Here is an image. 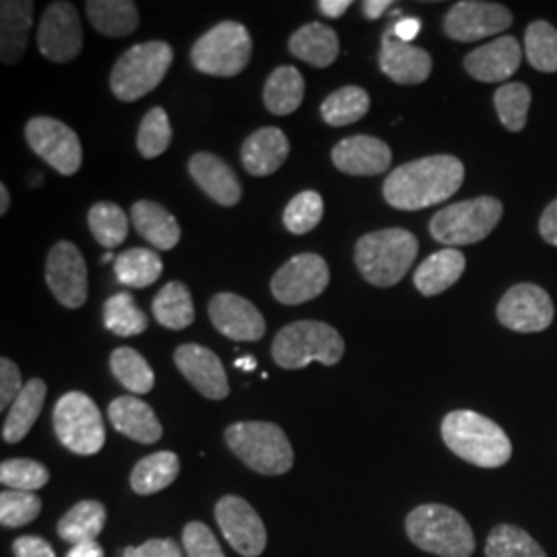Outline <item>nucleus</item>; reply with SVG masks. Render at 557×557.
Here are the masks:
<instances>
[{"label":"nucleus","instance_id":"obj_1","mask_svg":"<svg viewBox=\"0 0 557 557\" xmlns=\"http://www.w3.org/2000/svg\"><path fill=\"white\" fill-rule=\"evenodd\" d=\"M465 165L455 156H430L409 161L384 180V200L400 211H419L457 195Z\"/></svg>","mask_w":557,"mask_h":557},{"label":"nucleus","instance_id":"obj_2","mask_svg":"<svg viewBox=\"0 0 557 557\" xmlns=\"http://www.w3.org/2000/svg\"><path fill=\"white\" fill-rule=\"evenodd\" d=\"M442 440L458 458L498 469L512 458V442L496 421L471 409H458L442 421Z\"/></svg>","mask_w":557,"mask_h":557},{"label":"nucleus","instance_id":"obj_3","mask_svg":"<svg viewBox=\"0 0 557 557\" xmlns=\"http://www.w3.org/2000/svg\"><path fill=\"white\" fill-rule=\"evenodd\" d=\"M407 537L421 552L438 557H471L475 535L467 518L444 504H423L405 520Z\"/></svg>","mask_w":557,"mask_h":557},{"label":"nucleus","instance_id":"obj_4","mask_svg":"<svg viewBox=\"0 0 557 557\" xmlns=\"http://www.w3.org/2000/svg\"><path fill=\"white\" fill-rule=\"evenodd\" d=\"M419 242L403 227L366 234L356 244V264L361 277L374 287H393L405 277L418 257Z\"/></svg>","mask_w":557,"mask_h":557},{"label":"nucleus","instance_id":"obj_5","mask_svg":"<svg viewBox=\"0 0 557 557\" xmlns=\"http://www.w3.org/2000/svg\"><path fill=\"white\" fill-rule=\"evenodd\" d=\"M225 444L260 475H283L294 467V448L285 432L269 421H239L225 430Z\"/></svg>","mask_w":557,"mask_h":557},{"label":"nucleus","instance_id":"obj_6","mask_svg":"<svg viewBox=\"0 0 557 557\" xmlns=\"http://www.w3.org/2000/svg\"><path fill=\"white\" fill-rule=\"evenodd\" d=\"M271 354L283 370H301L312 361L335 366L345 354V341L326 322L298 320L278 331Z\"/></svg>","mask_w":557,"mask_h":557},{"label":"nucleus","instance_id":"obj_7","mask_svg":"<svg viewBox=\"0 0 557 557\" xmlns=\"http://www.w3.org/2000/svg\"><path fill=\"white\" fill-rule=\"evenodd\" d=\"M174 60L168 41L137 44L126 50L112 69L110 87L120 101H137L160 85Z\"/></svg>","mask_w":557,"mask_h":557},{"label":"nucleus","instance_id":"obj_8","mask_svg":"<svg viewBox=\"0 0 557 557\" xmlns=\"http://www.w3.org/2000/svg\"><path fill=\"white\" fill-rule=\"evenodd\" d=\"M504 215V207L494 197H478L444 207L430 221V234L448 248L478 244L487 238Z\"/></svg>","mask_w":557,"mask_h":557},{"label":"nucleus","instance_id":"obj_9","mask_svg":"<svg viewBox=\"0 0 557 557\" xmlns=\"http://www.w3.org/2000/svg\"><path fill=\"white\" fill-rule=\"evenodd\" d=\"M250 57V32L236 21L218 23L190 50L195 69L211 77H236L248 66Z\"/></svg>","mask_w":557,"mask_h":557},{"label":"nucleus","instance_id":"obj_10","mask_svg":"<svg viewBox=\"0 0 557 557\" xmlns=\"http://www.w3.org/2000/svg\"><path fill=\"white\" fill-rule=\"evenodd\" d=\"M54 434L60 444L79 455H98L106 442V430L100 409L94 398L79 391H71L54 405Z\"/></svg>","mask_w":557,"mask_h":557},{"label":"nucleus","instance_id":"obj_11","mask_svg":"<svg viewBox=\"0 0 557 557\" xmlns=\"http://www.w3.org/2000/svg\"><path fill=\"white\" fill-rule=\"evenodd\" d=\"M25 139L32 151L62 176L79 172L83 147L77 133L64 122L48 116L32 119L25 126Z\"/></svg>","mask_w":557,"mask_h":557},{"label":"nucleus","instance_id":"obj_12","mask_svg":"<svg viewBox=\"0 0 557 557\" xmlns=\"http://www.w3.org/2000/svg\"><path fill=\"white\" fill-rule=\"evenodd\" d=\"M329 281L331 273L326 260L314 252H304L278 269L271 281V292L281 304L299 306L322 296Z\"/></svg>","mask_w":557,"mask_h":557},{"label":"nucleus","instance_id":"obj_13","mask_svg":"<svg viewBox=\"0 0 557 557\" xmlns=\"http://www.w3.org/2000/svg\"><path fill=\"white\" fill-rule=\"evenodd\" d=\"M554 301L535 283L512 285L498 304L499 324L517 333H541L554 322Z\"/></svg>","mask_w":557,"mask_h":557},{"label":"nucleus","instance_id":"obj_14","mask_svg":"<svg viewBox=\"0 0 557 557\" xmlns=\"http://www.w3.org/2000/svg\"><path fill=\"white\" fill-rule=\"evenodd\" d=\"M512 13L499 2L462 0L446 13L444 34L450 40L467 44L502 34L512 25Z\"/></svg>","mask_w":557,"mask_h":557},{"label":"nucleus","instance_id":"obj_15","mask_svg":"<svg viewBox=\"0 0 557 557\" xmlns=\"http://www.w3.org/2000/svg\"><path fill=\"white\" fill-rule=\"evenodd\" d=\"M215 520L225 541L242 557H259L267 549V529L259 512L239 496H223L215 506Z\"/></svg>","mask_w":557,"mask_h":557},{"label":"nucleus","instance_id":"obj_16","mask_svg":"<svg viewBox=\"0 0 557 557\" xmlns=\"http://www.w3.org/2000/svg\"><path fill=\"white\" fill-rule=\"evenodd\" d=\"M46 283L64 308L77 310L87 301V264L73 242L52 246L46 260Z\"/></svg>","mask_w":557,"mask_h":557},{"label":"nucleus","instance_id":"obj_17","mask_svg":"<svg viewBox=\"0 0 557 557\" xmlns=\"http://www.w3.org/2000/svg\"><path fill=\"white\" fill-rule=\"evenodd\" d=\"M38 48L41 57L52 62H71L83 48V27L79 13L71 2H52L41 15L38 27Z\"/></svg>","mask_w":557,"mask_h":557},{"label":"nucleus","instance_id":"obj_18","mask_svg":"<svg viewBox=\"0 0 557 557\" xmlns=\"http://www.w3.org/2000/svg\"><path fill=\"white\" fill-rule=\"evenodd\" d=\"M174 361L182 376L188 380L202 397L223 400L230 395V382L221 359L207 347L197 343L180 345Z\"/></svg>","mask_w":557,"mask_h":557},{"label":"nucleus","instance_id":"obj_19","mask_svg":"<svg viewBox=\"0 0 557 557\" xmlns=\"http://www.w3.org/2000/svg\"><path fill=\"white\" fill-rule=\"evenodd\" d=\"M209 317L223 337L234 341H260L267 333L259 308L236 294H218L211 299Z\"/></svg>","mask_w":557,"mask_h":557},{"label":"nucleus","instance_id":"obj_20","mask_svg":"<svg viewBox=\"0 0 557 557\" xmlns=\"http://www.w3.org/2000/svg\"><path fill=\"white\" fill-rule=\"evenodd\" d=\"M380 71L398 85H419L432 75V57L413 44L398 40L395 29H386L379 54Z\"/></svg>","mask_w":557,"mask_h":557},{"label":"nucleus","instance_id":"obj_21","mask_svg":"<svg viewBox=\"0 0 557 557\" xmlns=\"http://www.w3.org/2000/svg\"><path fill=\"white\" fill-rule=\"evenodd\" d=\"M393 151L384 140L356 135L338 140L333 147V163L349 176H379L391 168Z\"/></svg>","mask_w":557,"mask_h":557},{"label":"nucleus","instance_id":"obj_22","mask_svg":"<svg viewBox=\"0 0 557 557\" xmlns=\"http://www.w3.org/2000/svg\"><path fill=\"white\" fill-rule=\"evenodd\" d=\"M520 60L522 50L517 38L504 36L473 50L465 59V69L481 83H504L517 73Z\"/></svg>","mask_w":557,"mask_h":557},{"label":"nucleus","instance_id":"obj_23","mask_svg":"<svg viewBox=\"0 0 557 557\" xmlns=\"http://www.w3.org/2000/svg\"><path fill=\"white\" fill-rule=\"evenodd\" d=\"M188 172L200 190L221 207H234L242 199V184L236 172L213 153H197L188 161Z\"/></svg>","mask_w":557,"mask_h":557},{"label":"nucleus","instance_id":"obj_24","mask_svg":"<svg viewBox=\"0 0 557 557\" xmlns=\"http://www.w3.org/2000/svg\"><path fill=\"white\" fill-rule=\"evenodd\" d=\"M289 158V140L275 126L259 128L242 145V163L252 176H271Z\"/></svg>","mask_w":557,"mask_h":557},{"label":"nucleus","instance_id":"obj_25","mask_svg":"<svg viewBox=\"0 0 557 557\" xmlns=\"http://www.w3.org/2000/svg\"><path fill=\"white\" fill-rule=\"evenodd\" d=\"M108 416L120 434L140 444H156L163 436V428L156 411L140 398H114L108 409Z\"/></svg>","mask_w":557,"mask_h":557},{"label":"nucleus","instance_id":"obj_26","mask_svg":"<svg viewBox=\"0 0 557 557\" xmlns=\"http://www.w3.org/2000/svg\"><path fill=\"white\" fill-rule=\"evenodd\" d=\"M32 23V0H4L0 4V57L4 64H17L23 59Z\"/></svg>","mask_w":557,"mask_h":557},{"label":"nucleus","instance_id":"obj_27","mask_svg":"<svg viewBox=\"0 0 557 557\" xmlns=\"http://www.w3.org/2000/svg\"><path fill=\"white\" fill-rule=\"evenodd\" d=\"M465 267H467V259L460 250L444 248L419 264L413 275V283L421 296L432 298L450 289L458 278L462 277Z\"/></svg>","mask_w":557,"mask_h":557},{"label":"nucleus","instance_id":"obj_28","mask_svg":"<svg viewBox=\"0 0 557 557\" xmlns=\"http://www.w3.org/2000/svg\"><path fill=\"white\" fill-rule=\"evenodd\" d=\"M131 220L139 236L158 250H172L180 242V225L176 218L153 200H139L131 209Z\"/></svg>","mask_w":557,"mask_h":557},{"label":"nucleus","instance_id":"obj_29","mask_svg":"<svg viewBox=\"0 0 557 557\" xmlns=\"http://www.w3.org/2000/svg\"><path fill=\"white\" fill-rule=\"evenodd\" d=\"M289 52L317 69H326L338 59L341 52L337 32L317 21L301 25L289 38Z\"/></svg>","mask_w":557,"mask_h":557},{"label":"nucleus","instance_id":"obj_30","mask_svg":"<svg viewBox=\"0 0 557 557\" xmlns=\"http://www.w3.org/2000/svg\"><path fill=\"white\" fill-rule=\"evenodd\" d=\"M46 400V382L32 379L21 391L17 400L11 405L9 416L2 423V440L7 444H17L29 434L34 423L40 418Z\"/></svg>","mask_w":557,"mask_h":557},{"label":"nucleus","instance_id":"obj_31","mask_svg":"<svg viewBox=\"0 0 557 557\" xmlns=\"http://www.w3.org/2000/svg\"><path fill=\"white\" fill-rule=\"evenodd\" d=\"M85 9L94 29L101 36L124 38L139 27V9L133 0H89Z\"/></svg>","mask_w":557,"mask_h":557},{"label":"nucleus","instance_id":"obj_32","mask_svg":"<svg viewBox=\"0 0 557 557\" xmlns=\"http://www.w3.org/2000/svg\"><path fill=\"white\" fill-rule=\"evenodd\" d=\"M306 94L304 77L296 66H278L264 83L262 100L271 114L289 116L298 110Z\"/></svg>","mask_w":557,"mask_h":557},{"label":"nucleus","instance_id":"obj_33","mask_svg":"<svg viewBox=\"0 0 557 557\" xmlns=\"http://www.w3.org/2000/svg\"><path fill=\"white\" fill-rule=\"evenodd\" d=\"M180 473V460L174 453L161 450L156 455L143 458L133 473H131V487L139 496H153L170 487Z\"/></svg>","mask_w":557,"mask_h":557},{"label":"nucleus","instance_id":"obj_34","mask_svg":"<svg viewBox=\"0 0 557 557\" xmlns=\"http://www.w3.org/2000/svg\"><path fill=\"white\" fill-rule=\"evenodd\" d=\"M106 518H108L106 506L101 502L83 499L60 518L57 531L62 541L79 545L85 541H96L100 537V533L106 527Z\"/></svg>","mask_w":557,"mask_h":557},{"label":"nucleus","instance_id":"obj_35","mask_svg":"<svg viewBox=\"0 0 557 557\" xmlns=\"http://www.w3.org/2000/svg\"><path fill=\"white\" fill-rule=\"evenodd\" d=\"M153 317L165 329H188L195 322V304L190 289L180 281L163 285L160 294L153 299Z\"/></svg>","mask_w":557,"mask_h":557},{"label":"nucleus","instance_id":"obj_36","mask_svg":"<svg viewBox=\"0 0 557 557\" xmlns=\"http://www.w3.org/2000/svg\"><path fill=\"white\" fill-rule=\"evenodd\" d=\"M161 271H163V262L158 257V252L149 248L124 250L114 260V273L120 283L135 289H145L153 285L161 277Z\"/></svg>","mask_w":557,"mask_h":557},{"label":"nucleus","instance_id":"obj_37","mask_svg":"<svg viewBox=\"0 0 557 557\" xmlns=\"http://www.w3.org/2000/svg\"><path fill=\"white\" fill-rule=\"evenodd\" d=\"M370 110V96L366 89L349 85L331 94L320 106L322 120L329 126H349L363 119Z\"/></svg>","mask_w":557,"mask_h":557},{"label":"nucleus","instance_id":"obj_38","mask_svg":"<svg viewBox=\"0 0 557 557\" xmlns=\"http://www.w3.org/2000/svg\"><path fill=\"white\" fill-rule=\"evenodd\" d=\"M103 324L119 337H135L147 331L149 319L131 294L120 292L103 304Z\"/></svg>","mask_w":557,"mask_h":557},{"label":"nucleus","instance_id":"obj_39","mask_svg":"<svg viewBox=\"0 0 557 557\" xmlns=\"http://www.w3.org/2000/svg\"><path fill=\"white\" fill-rule=\"evenodd\" d=\"M110 368L120 384L135 395H147L156 384V374L147 359L131 347H119L110 358Z\"/></svg>","mask_w":557,"mask_h":557},{"label":"nucleus","instance_id":"obj_40","mask_svg":"<svg viewBox=\"0 0 557 557\" xmlns=\"http://www.w3.org/2000/svg\"><path fill=\"white\" fill-rule=\"evenodd\" d=\"M485 557H547V554L524 529L498 524L487 537Z\"/></svg>","mask_w":557,"mask_h":557},{"label":"nucleus","instance_id":"obj_41","mask_svg":"<svg viewBox=\"0 0 557 557\" xmlns=\"http://www.w3.org/2000/svg\"><path fill=\"white\" fill-rule=\"evenodd\" d=\"M531 89L524 83H504L494 94V106L498 119L506 131L520 133L527 126V116L531 108Z\"/></svg>","mask_w":557,"mask_h":557},{"label":"nucleus","instance_id":"obj_42","mask_svg":"<svg viewBox=\"0 0 557 557\" xmlns=\"http://www.w3.org/2000/svg\"><path fill=\"white\" fill-rule=\"evenodd\" d=\"M524 52L533 69L557 73V29L547 21H533L524 34Z\"/></svg>","mask_w":557,"mask_h":557},{"label":"nucleus","instance_id":"obj_43","mask_svg":"<svg viewBox=\"0 0 557 557\" xmlns=\"http://www.w3.org/2000/svg\"><path fill=\"white\" fill-rule=\"evenodd\" d=\"M89 230L94 238L103 248H116L128 236V218L114 202H98L91 207L89 215Z\"/></svg>","mask_w":557,"mask_h":557},{"label":"nucleus","instance_id":"obj_44","mask_svg":"<svg viewBox=\"0 0 557 557\" xmlns=\"http://www.w3.org/2000/svg\"><path fill=\"white\" fill-rule=\"evenodd\" d=\"M0 481L9 490L36 492L50 481V471L32 458H9L0 465Z\"/></svg>","mask_w":557,"mask_h":557},{"label":"nucleus","instance_id":"obj_45","mask_svg":"<svg viewBox=\"0 0 557 557\" xmlns=\"http://www.w3.org/2000/svg\"><path fill=\"white\" fill-rule=\"evenodd\" d=\"M322 215H324L322 197L314 190H304L289 200V205L285 207L283 223L292 234L304 236L319 225Z\"/></svg>","mask_w":557,"mask_h":557},{"label":"nucleus","instance_id":"obj_46","mask_svg":"<svg viewBox=\"0 0 557 557\" xmlns=\"http://www.w3.org/2000/svg\"><path fill=\"white\" fill-rule=\"evenodd\" d=\"M172 143V126L163 108H153L140 120L137 147L140 156L147 160H153L161 156Z\"/></svg>","mask_w":557,"mask_h":557},{"label":"nucleus","instance_id":"obj_47","mask_svg":"<svg viewBox=\"0 0 557 557\" xmlns=\"http://www.w3.org/2000/svg\"><path fill=\"white\" fill-rule=\"evenodd\" d=\"M41 499L36 492L4 490L0 494V522L2 527L17 529L40 517Z\"/></svg>","mask_w":557,"mask_h":557},{"label":"nucleus","instance_id":"obj_48","mask_svg":"<svg viewBox=\"0 0 557 557\" xmlns=\"http://www.w3.org/2000/svg\"><path fill=\"white\" fill-rule=\"evenodd\" d=\"M182 543L188 557H225L213 531L199 520H193L184 527Z\"/></svg>","mask_w":557,"mask_h":557},{"label":"nucleus","instance_id":"obj_49","mask_svg":"<svg viewBox=\"0 0 557 557\" xmlns=\"http://www.w3.org/2000/svg\"><path fill=\"white\" fill-rule=\"evenodd\" d=\"M23 391L21 372L15 361L9 358L0 359V409L4 411L9 405H13Z\"/></svg>","mask_w":557,"mask_h":557},{"label":"nucleus","instance_id":"obj_50","mask_svg":"<svg viewBox=\"0 0 557 557\" xmlns=\"http://www.w3.org/2000/svg\"><path fill=\"white\" fill-rule=\"evenodd\" d=\"M122 557H182V552L172 539H149L139 547H126Z\"/></svg>","mask_w":557,"mask_h":557},{"label":"nucleus","instance_id":"obj_51","mask_svg":"<svg viewBox=\"0 0 557 557\" xmlns=\"http://www.w3.org/2000/svg\"><path fill=\"white\" fill-rule=\"evenodd\" d=\"M13 554L15 557H57L52 545L46 539L34 537V535L15 539Z\"/></svg>","mask_w":557,"mask_h":557},{"label":"nucleus","instance_id":"obj_52","mask_svg":"<svg viewBox=\"0 0 557 557\" xmlns=\"http://www.w3.org/2000/svg\"><path fill=\"white\" fill-rule=\"evenodd\" d=\"M539 232L541 238L545 239L547 244L557 246V199L547 205V209L543 211L541 220H539Z\"/></svg>","mask_w":557,"mask_h":557},{"label":"nucleus","instance_id":"obj_53","mask_svg":"<svg viewBox=\"0 0 557 557\" xmlns=\"http://www.w3.org/2000/svg\"><path fill=\"white\" fill-rule=\"evenodd\" d=\"M393 29H395V36L398 40L409 44L418 36L419 29H421V21L416 20V17H407V20L397 21Z\"/></svg>","mask_w":557,"mask_h":557},{"label":"nucleus","instance_id":"obj_54","mask_svg":"<svg viewBox=\"0 0 557 557\" xmlns=\"http://www.w3.org/2000/svg\"><path fill=\"white\" fill-rule=\"evenodd\" d=\"M349 7H351V0H320L319 2L320 13L331 20L343 17Z\"/></svg>","mask_w":557,"mask_h":557},{"label":"nucleus","instance_id":"obj_55","mask_svg":"<svg viewBox=\"0 0 557 557\" xmlns=\"http://www.w3.org/2000/svg\"><path fill=\"white\" fill-rule=\"evenodd\" d=\"M66 557H103V549L98 541H85L79 545H73Z\"/></svg>","mask_w":557,"mask_h":557},{"label":"nucleus","instance_id":"obj_56","mask_svg":"<svg viewBox=\"0 0 557 557\" xmlns=\"http://www.w3.org/2000/svg\"><path fill=\"white\" fill-rule=\"evenodd\" d=\"M391 7V0H366L363 13L368 20H379L380 15Z\"/></svg>","mask_w":557,"mask_h":557},{"label":"nucleus","instance_id":"obj_57","mask_svg":"<svg viewBox=\"0 0 557 557\" xmlns=\"http://www.w3.org/2000/svg\"><path fill=\"white\" fill-rule=\"evenodd\" d=\"M234 366L238 370H244V372H255L257 370V359L252 358V356H246V358L236 359Z\"/></svg>","mask_w":557,"mask_h":557},{"label":"nucleus","instance_id":"obj_58","mask_svg":"<svg viewBox=\"0 0 557 557\" xmlns=\"http://www.w3.org/2000/svg\"><path fill=\"white\" fill-rule=\"evenodd\" d=\"M9 205H11V197H9V190L4 184H0V215H7L9 211Z\"/></svg>","mask_w":557,"mask_h":557},{"label":"nucleus","instance_id":"obj_59","mask_svg":"<svg viewBox=\"0 0 557 557\" xmlns=\"http://www.w3.org/2000/svg\"><path fill=\"white\" fill-rule=\"evenodd\" d=\"M112 257H114V255H110V252H108V255L103 257V262H110V260H112Z\"/></svg>","mask_w":557,"mask_h":557}]
</instances>
